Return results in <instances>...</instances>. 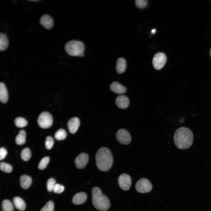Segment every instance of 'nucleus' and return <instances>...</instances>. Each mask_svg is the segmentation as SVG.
Here are the masks:
<instances>
[{
    "label": "nucleus",
    "mask_w": 211,
    "mask_h": 211,
    "mask_svg": "<svg viewBox=\"0 0 211 211\" xmlns=\"http://www.w3.org/2000/svg\"><path fill=\"white\" fill-rule=\"evenodd\" d=\"M80 125L79 118L74 117L71 118L67 123V126L69 132L72 134L75 133L78 130Z\"/></svg>",
    "instance_id": "obj_11"
},
{
    "label": "nucleus",
    "mask_w": 211,
    "mask_h": 211,
    "mask_svg": "<svg viewBox=\"0 0 211 211\" xmlns=\"http://www.w3.org/2000/svg\"><path fill=\"white\" fill-rule=\"evenodd\" d=\"M118 182L119 186L122 189L124 190H128L131 184V177L127 174H122L118 178Z\"/></svg>",
    "instance_id": "obj_9"
},
{
    "label": "nucleus",
    "mask_w": 211,
    "mask_h": 211,
    "mask_svg": "<svg viewBox=\"0 0 211 211\" xmlns=\"http://www.w3.org/2000/svg\"><path fill=\"white\" fill-rule=\"evenodd\" d=\"M96 166L99 170L104 171L108 170L113 162L110 151L106 147L100 148L96 153Z\"/></svg>",
    "instance_id": "obj_2"
},
{
    "label": "nucleus",
    "mask_w": 211,
    "mask_h": 211,
    "mask_svg": "<svg viewBox=\"0 0 211 211\" xmlns=\"http://www.w3.org/2000/svg\"><path fill=\"white\" fill-rule=\"evenodd\" d=\"M89 156L86 153H81L79 154L75 158L74 163L76 167L79 169L84 168L89 161Z\"/></svg>",
    "instance_id": "obj_10"
},
{
    "label": "nucleus",
    "mask_w": 211,
    "mask_h": 211,
    "mask_svg": "<svg viewBox=\"0 0 211 211\" xmlns=\"http://www.w3.org/2000/svg\"><path fill=\"white\" fill-rule=\"evenodd\" d=\"M54 143V139L51 136H47L45 142V146L48 149H51Z\"/></svg>",
    "instance_id": "obj_30"
},
{
    "label": "nucleus",
    "mask_w": 211,
    "mask_h": 211,
    "mask_svg": "<svg viewBox=\"0 0 211 211\" xmlns=\"http://www.w3.org/2000/svg\"><path fill=\"white\" fill-rule=\"evenodd\" d=\"M64 189V187L61 185L56 183L53 189V192L56 193H60L62 192Z\"/></svg>",
    "instance_id": "obj_32"
},
{
    "label": "nucleus",
    "mask_w": 211,
    "mask_h": 211,
    "mask_svg": "<svg viewBox=\"0 0 211 211\" xmlns=\"http://www.w3.org/2000/svg\"><path fill=\"white\" fill-rule=\"evenodd\" d=\"M54 204L52 201H49L41 209L40 211H53Z\"/></svg>",
    "instance_id": "obj_29"
},
{
    "label": "nucleus",
    "mask_w": 211,
    "mask_h": 211,
    "mask_svg": "<svg viewBox=\"0 0 211 211\" xmlns=\"http://www.w3.org/2000/svg\"><path fill=\"white\" fill-rule=\"evenodd\" d=\"M50 161V158L48 157H45L41 159L39 162L38 168L40 170L45 169L47 166Z\"/></svg>",
    "instance_id": "obj_27"
},
{
    "label": "nucleus",
    "mask_w": 211,
    "mask_h": 211,
    "mask_svg": "<svg viewBox=\"0 0 211 211\" xmlns=\"http://www.w3.org/2000/svg\"><path fill=\"white\" fill-rule=\"evenodd\" d=\"M126 67V63L125 59L122 57L118 59L116 62V69L119 74H122L125 71Z\"/></svg>",
    "instance_id": "obj_17"
},
{
    "label": "nucleus",
    "mask_w": 211,
    "mask_h": 211,
    "mask_svg": "<svg viewBox=\"0 0 211 211\" xmlns=\"http://www.w3.org/2000/svg\"><path fill=\"white\" fill-rule=\"evenodd\" d=\"M115 102L119 108L122 109L127 108L129 104L128 98L123 95L118 96L116 99Z\"/></svg>",
    "instance_id": "obj_13"
},
{
    "label": "nucleus",
    "mask_w": 211,
    "mask_h": 211,
    "mask_svg": "<svg viewBox=\"0 0 211 211\" xmlns=\"http://www.w3.org/2000/svg\"><path fill=\"white\" fill-rule=\"evenodd\" d=\"M166 61L165 55L161 52L156 53L154 57L152 60L153 66L156 70H159L163 67Z\"/></svg>",
    "instance_id": "obj_7"
},
{
    "label": "nucleus",
    "mask_w": 211,
    "mask_h": 211,
    "mask_svg": "<svg viewBox=\"0 0 211 211\" xmlns=\"http://www.w3.org/2000/svg\"><path fill=\"white\" fill-rule=\"evenodd\" d=\"M210 57L211 58V48L210 49Z\"/></svg>",
    "instance_id": "obj_35"
},
{
    "label": "nucleus",
    "mask_w": 211,
    "mask_h": 211,
    "mask_svg": "<svg viewBox=\"0 0 211 211\" xmlns=\"http://www.w3.org/2000/svg\"><path fill=\"white\" fill-rule=\"evenodd\" d=\"M147 0H136L135 3L137 7L139 8H143L145 7L147 4Z\"/></svg>",
    "instance_id": "obj_31"
},
{
    "label": "nucleus",
    "mask_w": 211,
    "mask_h": 211,
    "mask_svg": "<svg viewBox=\"0 0 211 211\" xmlns=\"http://www.w3.org/2000/svg\"><path fill=\"white\" fill-rule=\"evenodd\" d=\"M14 123L17 127L22 128L26 126L28 122L24 118L19 117L16 118L14 120Z\"/></svg>",
    "instance_id": "obj_25"
},
{
    "label": "nucleus",
    "mask_w": 211,
    "mask_h": 211,
    "mask_svg": "<svg viewBox=\"0 0 211 211\" xmlns=\"http://www.w3.org/2000/svg\"><path fill=\"white\" fill-rule=\"evenodd\" d=\"M3 211H13V205L11 202L8 200H4L2 203Z\"/></svg>",
    "instance_id": "obj_23"
},
{
    "label": "nucleus",
    "mask_w": 211,
    "mask_h": 211,
    "mask_svg": "<svg viewBox=\"0 0 211 211\" xmlns=\"http://www.w3.org/2000/svg\"><path fill=\"white\" fill-rule=\"evenodd\" d=\"M53 118L51 115L46 112L42 113L39 115L38 119V123L41 127L47 128L52 125Z\"/></svg>",
    "instance_id": "obj_5"
},
{
    "label": "nucleus",
    "mask_w": 211,
    "mask_h": 211,
    "mask_svg": "<svg viewBox=\"0 0 211 211\" xmlns=\"http://www.w3.org/2000/svg\"><path fill=\"white\" fill-rule=\"evenodd\" d=\"M32 180L31 178L26 175L22 176L20 179V183L21 186L23 189L28 188L31 185Z\"/></svg>",
    "instance_id": "obj_18"
},
{
    "label": "nucleus",
    "mask_w": 211,
    "mask_h": 211,
    "mask_svg": "<svg viewBox=\"0 0 211 211\" xmlns=\"http://www.w3.org/2000/svg\"><path fill=\"white\" fill-rule=\"evenodd\" d=\"M8 99V93L6 86L3 82L0 84V101L3 103H6Z\"/></svg>",
    "instance_id": "obj_16"
},
{
    "label": "nucleus",
    "mask_w": 211,
    "mask_h": 211,
    "mask_svg": "<svg viewBox=\"0 0 211 211\" xmlns=\"http://www.w3.org/2000/svg\"><path fill=\"white\" fill-rule=\"evenodd\" d=\"M7 152L6 149L4 147H1L0 149V160H3L6 156Z\"/></svg>",
    "instance_id": "obj_33"
},
{
    "label": "nucleus",
    "mask_w": 211,
    "mask_h": 211,
    "mask_svg": "<svg viewBox=\"0 0 211 211\" xmlns=\"http://www.w3.org/2000/svg\"><path fill=\"white\" fill-rule=\"evenodd\" d=\"M13 205L18 210L23 211L25 208L26 205L24 201L21 198L18 197H15L13 200Z\"/></svg>",
    "instance_id": "obj_19"
},
{
    "label": "nucleus",
    "mask_w": 211,
    "mask_h": 211,
    "mask_svg": "<svg viewBox=\"0 0 211 211\" xmlns=\"http://www.w3.org/2000/svg\"><path fill=\"white\" fill-rule=\"evenodd\" d=\"M29 1H39V0H29Z\"/></svg>",
    "instance_id": "obj_36"
},
{
    "label": "nucleus",
    "mask_w": 211,
    "mask_h": 211,
    "mask_svg": "<svg viewBox=\"0 0 211 211\" xmlns=\"http://www.w3.org/2000/svg\"><path fill=\"white\" fill-rule=\"evenodd\" d=\"M116 137L119 142L125 145L129 144L131 140V136L129 132L123 129H120L117 131L116 133Z\"/></svg>",
    "instance_id": "obj_8"
},
{
    "label": "nucleus",
    "mask_w": 211,
    "mask_h": 211,
    "mask_svg": "<svg viewBox=\"0 0 211 211\" xmlns=\"http://www.w3.org/2000/svg\"><path fill=\"white\" fill-rule=\"evenodd\" d=\"M173 139L175 144L177 148L182 149H186L192 144L193 135L191 130L188 128L181 127L175 132Z\"/></svg>",
    "instance_id": "obj_1"
},
{
    "label": "nucleus",
    "mask_w": 211,
    "mask_h": 211,
    "mask_svg": "<svg viewBox=\"0 0 211 211\" xmlns=\"http://www.w3.org/2000/svg\"><path fill=\"white\" fill-rule=\"evenodd\" d=\"M92 201L93 206L101 211L107 210L110 206V201L106 196L103 194L98 187L93 188L92 190Z\"/></svg>",
    "instance_id": "obj_3"
},
{
    "label": "nucleus",
    "mask_w": 211,
    "mask_h": 211,
    "mask_svg": "<svg viewBox=\"0 0 211 211\" xmlns=\"http://www.w3.org/2000/svg\"><path fill=\"white\" fill-rule=\"evenodd\" d=\"M152 188V183L148 179L145 178L140 179L135 185L136 190L141 193H148L151 191Z\"/></svg>",
    "instance_id": "obj_6"
},
{
    "label": "nucleus",
    "mask_w": 211,
    "mask_h": 211,
    "mask_svg": "<svg viewBox=\"0 0 211 211\" xmlns=\"http://www.w3.org/2000/svg\"><path fill=\"white\" fill-rule=\"evenodd\" d=\"M65 49L69 55L74 56L83 57L85 46L81 42L76 40H72L65 44Z\"/></svg>",
    "instance_id": "obj_4"
},
{
    "label": "nucleus",
    "mask_w": 211,
    "mask_h": 211,
    "mask_svg": "<svg viewBox=\"0 0 211 211\" xmlns=\"http://www.w3.org/2000/svg\"><path fill=\"white\" fill-rule=\"evenodd\" d=\"M26 133L23 130H21L15 138L16 144L21 145L24 144L25 142Z\"/></svg>",
    "instance_id": "obj_21"
},
{
    "label": "nucleus",
    "mask_w": 211,
    "mask_h": 211,
    "mask_svg": "<svg viewBox=\"0 0 211 211\" xmlns=\"http://www.w3.org/2000/svg\"><path fill=\"white\" fill-rule=\"evenodd\" d=\"M56 184V181L54 179L50 178L48 179L47 182V190L50 192L53 191Z\"/></svg>",
    "instance_id": "obj_28"
},
{
    "label": "nucleus",
    "mask_w": 211,
    "mask_h": 211,
    "mask_svg": "<svg viewBox=\"0 0 211 211\" xmlns=\"http://www.w3.org/2000/svg\"><path fill=\"white\" fill-rule=\"evenodd\" d=\"M155 32H156V30L155 29H154L152 30L151 31V33L152 34H154V33H155Z\"/></svg>",
    "instance_id": "obj_34"
},
{
    "label": "nucleus",
    "mask_w": 211,
    "mask_h": 211,
    "mask_svg": "<svg viewBox=\"0 0 211 211\" xmlns=\"http://www.w3.org/2000/svg\"><path fill=\"white\" fill-rule=\"evenodd\" d=\"M87 199L86 193L83 192L78 193L75 194L72 198V203L75 205H79L84 203Z\"/></svg>",
    "instance_id": "obj_14"
},
{
    "label": "nucleus",
    "mask_w": 211,
    "mask_h": 211,
    "mask_svg": "<svg viewBox=\"0 0 211 211\" xmlns=\"http://www.w3.org/2000/svg\"><path fill=\"white\" fill-rule=\"evenodd\" d=\"M40 22L43 26L47 29L51 28L54 24L52 18L48 14L43 15L40 18Z\"/></svg>",
    "instance_id": "obj_12"
},
{
    "label": "nucleus",
    "mask_w": 211,
    "mask_h": 211,
    "mask_svg": "<svg viewBox=\"0 0 211 211\" xmlns=\"http://www.w3.org/2000/svg\"><path fill=\"white\" fill-rule=\"evenodd\" d=\"M110 90L118 94H123L126 91V88L117 82H113L110 85Z\"/></svg>",
    "instance_id": "obj_15"
},
{
    "label": "nucleus",
    "mask_w": 211,
    "mask_h": 211,
    "mask_svg": "<svg viewBox=\"0 0 211 211\" xmlns=\"http://www.w3.org/2000/svg\"><path fill=\"white\" fill-rule=\"evenodd\" d=\"M0 169L2 171L6 173H10L12 171L13 168L10 165L2 162L0 164Z\"/></svg>",
    "instance_id": "obj_26"
},
{
    "label": "nucleus",
    "mask_w": 211,
    "mask_h": 211,
    "mask_svg": "<svg viewBox=\"0 0 211 211\" xmlns=\"http://www.w3.org/2000/svg\"><path fill=\"white\" fill-rule=\"evenodd\" d=\"M67 136L66 131L62 129H60L55 133V137L58 140H62L65 139Z\"/></svg>",
    "instance_id": "obj_22"
},
{
    "label": "nucleus",
    "mask_w": 211,
    "mask_h": 211,
    "mask_svg": "<svg viewBox=\"0 0 211 211\" xmlns=\"http://www.w3.org/2000/svg\"><path fill=\"white\" fill-rule=\"evenodd\" d=\"M9 45V41L6 35L3 33L0 34V50L1 51L5 50Z\"/></svg>",
    "instance_id": "obj_20"
},
{
    "label": "nucleus",
    "mask_w": 211,
    "mask_h": 211,
    "mask_svg": "<svg viewBox=\"0 0 211 211\" xmlns=\"http://www.w3.org/2000/svg\"><path fill=\"white\" fill-rule=\"evenodd\" d=\"M21 157L24 161H28L31 156V152L29 149L25 148L23 149L21 153Z\"/></svg>",
    "instance_id": "obj_24"
}]
</instances>
